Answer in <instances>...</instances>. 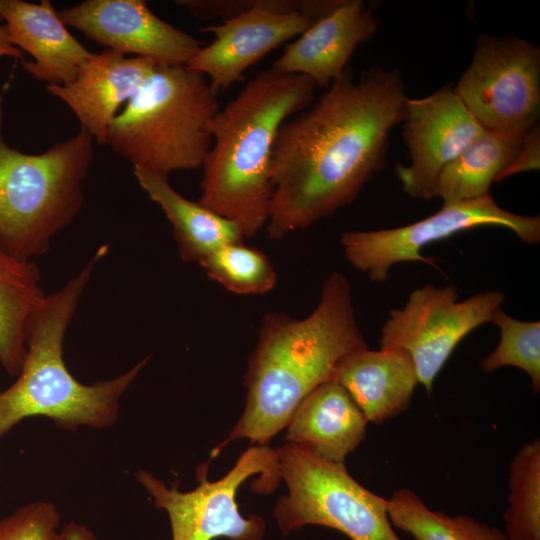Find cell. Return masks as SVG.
I'll use <instances>...</instances> for the list:
<instances>
[{
	"label": "cell",
	"instance_id": "2e32d148",
	"mask_svg": "<svg viewBox=\"0 0 540 540\" xmlns=\"http://www.w3.org/2000/svg\"><path fill=\"white\" fill-rule=\"evenodd\" d=\"M377 27L378 19L363 1L341 0L288 44L272 68L307 76L316 87L327 89L344 73L356 48L371 38Z\"/></svg>",
	"mask_w": 540,
	"mask_h": 540
},
{
	"label": "cell",
	"instance_id": "9a60e30c",
	"mask_svg": "<svg viewBox=\"0 0 540 540\" xmlns=\"http://www.w3.org/2000/svg\"><path fill=\"white\" fill-rule=\"evenodd\" d=\"M157 64L106 49L92 53L76 77L66 84H47V91L64 101L99 145L119 108L127 103Z\"/></svg>",
	"mask_w": 540,
	"mask_h": 540
},
{
	"label": "cell",
	"instance_id": "ac0fdd59",
	"mask_svg": "<svg viewBox=\"0 0 540 540\" xmlns=\"http://www.w3.org/2000/svg\"><path fill=\"white\" fill-rule=\"evenodd\" d=\"M332 380L340 384L366 420L381 424L411 404L417 372L411 358L395 349H357L336 365Z\"/></svg>",
	"mask_w": 540,
	"mask_h": 540
},
{
	"label": "cell",
	"instance_id": "484cf974",
	"mask_svg": "<svg viewBox=\"0 0 540 540\" xmlns=\"http://www.w3.org/2000/svg\"><path fill=\"white\" fill-rule=\"evenodd\" d=\"M491 323L498 327L500 341L480 362L485 373L512 366L523 370L535 392L540 390V323L511 317L501 308L492 315Z\"/></svg>",
	"mask_w": 540,
	"mask_h": 540
},
{
	"label": "cell",
	"instance_id": "44dd1931",
	"mask_svg": "<svg viewBox=\"0 0 540 540\" xmlns=\"http://www.w3.org/2000/svg\"><path fill=\"white\" fill-rule=\"evenodd\" d=\"M45 296L39 269L32 260L0 248V365L10 376L21 370L27 326Z\"/></svg>",
	"mask_w": 540,
	"mask_h": 540
},
{
	"label": "cell",
	"instance_id": "f546056e",
	"mask_svg": "<svg viewBox=\"0 0 540 540\" xmlns=\"http://www.w3.org/2000/svg\"><path fill=\"white\" fill-rule=\"evenodd\" d=\"M12 57L17 59H23V52L15 47L9 40L8 34L5 28L4 20L0 14V58Z\"/></svg>",
	"mask_w": 540,
	"mask_h": 540
},
{
	"label": "cell",
	"instance_id": "603a6c76",
	"mask_svg": "<svg viewBox=\"0 0 540 540\" xmlns=\"http://www.w3.org/2000/svg\"><path fill=\"white\" fill-rule=\"evenodd\" d=\"M393 527L415 540H508L505 532L466 514L448 515L430 509L413 490L400 488L388 499Z\"/></svg>",
	"mask_w": 540,
	"mask_h": 540
},
{
	"label": "cell",
	"instance_id": "7a4b0ae2",
	"mask_svg": "<svg viewBox=\"0 0 540 540\" xmlns=\"http://www.w3.org/2000/svg\"><path fill=\"white\" fill-rule=\"evenodd\" d=\"M365 347L368 345L356 320L351 285L340 272L327 277L320 300L307 317L267 314L248 358L244 412L211 458L235 439L266 445L286 427L312 390L332 380L336 365L345 355Z\"/></svg>",
	"mask_w": 540,
	"mask_h": 540
},
{
	"label": "cell",
	"instance_id": "5bb4252c",
	"mask_svg": "<svg viewBox=\"0 0 540 540\" xmlns=\"http://www.w3.org/2000/svg\"><path fill=\"white\" fill-rule=\"evenodd\" d=\"M66 26L120 54L186 65L205 45L156 16L142 0H86L58 12Z\"/></svg>",
	"mask_w": 540,
	"mask_h": 540
},
{
	"label": "cell",
	"instance_id": "ba28073f",
	"mask_svg": "<svg viewBox=\"0 0 540 540\" xmlns=\"http://www.w3.org/2000/svg\"><path fill=\"white\" fill-rule=\"evenodd\" d=\"M338 0H194L191 13L222 23L201 29L215 39L186 64L208 77L217 93L284 42L303 34L330 13Z\"/></svg>",
	"mask_w": 540,
	"mask_h": 540
},
{
	"label": "cell",
	"instance_id": "8fae6325",
	"mask_svg": "<svg viewBox=\"0 0 540 540\" xmlns=\"http://www.w3.org/2000/svg\"><path fill=\"white\" fill-rule=\"evenodd\" d=\"M504 294L490 290L459 299L454 285H425L413 290L402 308L389 310L381 329L380 348L401 350L411 358L427 395L458 344L490 322Z\"/></svg>",
	"mask_w": 540,
	"mask_h": 540
},
{
	"label": "cell",
	"instance_id": "5b68a950",
	"mask_svg": "<svg viewBox=\"0 0 540 540\" xmlns=\"http://www.w3.org/2000/svg\"><path fill=\"white\" fill-rule=\"evenodd\" d=\"M217 94L186 65H157L111 122L105 145L133 167L166 175L202 167L220 109Z\"/></svg>",
	"mask_w": 540,
	"mask_h": 540
},
{
	"label": "cell",
	"instance_id": "52a82bcc",
	"mask_svg": "<svg viewBox=\"0 0 540 540\" xmlns=\"http://www.w3.org/2000/svg\"><path fill=\"white\" fill-rule=\"evenodd\" d=\"M276 450L288 493L277 501L273 516L284 535L318 525L350 540H402L389 520L388 499L359 484L344 463L290 443Z\"/></svg>",
	"mask_w": 540,
	"mask_h": 540
},
{
	"label": "cell",
	"instance_id": "4316f807",
	"mask_svg": "<svg viewBox=\"0 0 540 540\" xmlns=\"http://www.w3.org/2000/svg\"><path fill=\"white\" fill-rule=\"evenodd\" d=\"M0 540H64L57 507L49 501L21 505L0 519Z\"/></svg>",
	"mask_w": 540,
	"mask_h": 540
},
{
	"label": "cell",
	"instance_id": "277c9868",
	"mask_svg": "<svg viewBox=\"0 0 540 540\" xmlns=\"http://www.w3.org/2000/svg\"><path fill=\"white\" fill-rule=\"evenodd\" d=\"M89 262L61 289L46 295L32 314L26 331V355L17 379L0 392V438L26 418L45 417L59 429H103L118 419L120 399L148 362L144 358L109 380L84 384L64 362V337L96 262Z\"/></svg>",
	"mask_w": 540,
	"mask_h": 540
},
{
	"label": "cell",
	"instance_id": "ffe728a7",
	"mask_svg": "<svg viewBox=\"0 0 540 540\" xmlns=\"http://www.w3.org/2000/svg\"><path fill=\"white\" fill-rule=\"evenodd\" d=\"M133 173L169 220L184 261L200 264L217 248L245 238L234 222L178 193L169 183L168 175L143 167H133Z\"/></svg>",
	"mask_w": 540,
	"mask_h": 540
},
{
	"label": "cell",
	"instance_id": "8992f818",
	"mask_svg": "<svg viewBox=\"0 0 540 540\" xmlns=\"http://www.w3.org/2000/svg\"><path fill=\"white\" fill-rule=\"evenodd\" d=\"M0 95V248L24 260L45 254L79 213L94 139L80 128L43 153L27 154L3 136Z\"/></svg>",
	"mask_w": 540,
	"mask_h": 540
},
{
	"label": "cell",
	"instance_id": "f1b7e54d",
	"mask_svg": "<svg viewBox=\"0 0 540 540\" xmlns=\"http://www.w3.org/2000/svg\"><path fill=\"white\" fill-rule=\"evenodd\" d=\"M64 540H99L88 526L70 521L62 527Z\"/></svg>",
	"mask_w": 540,
	"mask_h": 540
},
{
	"label": "cell",
	"instance_id": "cb8c5ba5",
	"mask_svg": "<svg viewBox=\"0 0 540 540\" xmlns=\"http://www.w3.org/2000/svg\"><path fill=\"white\" fill-rule=\"evenodd\" d=\"M509 467L505 534L508 540H540V440L524 444Z\"/></svg>",
	"mask_w": 540,
	"mask_h": 540
},
{
	"label": "cell",
	"instance_id": "9c48e42d",
	"mask_svg": "<svg viewBox=\"0 0 540 540\" xmlns=\"http://www.w3.org/2000/svg\"><path fill=\"white\" fill-rule=\"evenodd\" d=\"M209 462L197 472L199 485L181 492L178 486H169L152 473L139 470L136 479L142 484L156 508L164 510L169 518L172 540H262L266 524L254 514L243 516L236 502L241 484L254 474H261L254 491H273L280 478L277 450L267 445H251L241 454L234 467L222 478L210 482L207 477Z\"/></svg>",
	"mask_w": 540,
	"mask_h": 540
},
{
	"label": "cell",
	"instance_id": "e0dca14e",
	"mask_svg": "<svg viewBox=\"0 0 540 540\" xmlns=\"http://www.w3.org/2000/svg\"><path fill=\"white\" fill-rule=\"evenodd\" d=\"M0 14L10 42L31 55L24 70L47 84H66L91 56L67 29L49 0L31 3L0 0Z\"/></svg>",
	"mask_w": 540,
	"mask_h": 540
},
{
	"label": "cell",
	"instance_id": "4fadbf2b",
	"mask_svg": "<svg viewBox=\"0 0 540 540\" xmlns=\"http://www.w3.org/2000/svg\"><path fill=\"white\" fill-rule=\"evenodd\" d=\"M403 138L410 164L397 165L403 191L412 198L436 197L443 169L485 129L450 85L419 99H407Z\"/></svg>",
	"mask_w": 540,
	"mask_h": 540
},
{
	"label": "cell",
	"instance_id": "6da1fadb",
	"mask_svg": "<svg viewBox=\"0 0 540 540\" xmlns=\"http://www.w3.org/2000/svg\"><path fill=\"white\" fill-rule=\"evenodd\" d=\"M400 72L348 66L312 106L279 128L271 155V239L305 229L355 200L385 166L389 134L405 117Z\"/></svg>",
	"mask_w": 540,
	"mask_h": 540
},
{
	"label": "cell",
	"instance_id": "7c38bea8",
	"mask_svg": "<svg viewBox=\"0 0 540 540\" xmlns=\"http://www.w3.org/2000/svg\"><path fill=\"white\" fill-rule=\"evenodd\" d=\"M485 226H499L528 244L540 240L539 216L519 215L500 207L486 196L443 203L441 209L414 223L389 229L350 231L340 242L347 261L374 282H384L390 268L402 262L434 265L421 250L434 242Z\"/></svg>",
	"mask_w": 540,
	"mask_h": 540
},
{
	"label": "cell",
	"instance_id": "d6986e66",
	"mask_svg": "<svg viewBox=\"0 0 540 540\" xmlns=\"http://www.w3.org/2000/svg\"><path fill=\"white\" fill-rule=\"evenodd\" d=\"M367 424L346 390L329 380L301 401L286 425L285 438L323 459L344 463L365 438Z\"/></svg>",
	"mask_w": 540,
	"mask_h": 540
},
{
	"label": "cell",
	"instance_id": "83f0119b",
	"mask_svg": "<svg viewBox=\"0 0 540 540\" xmlns=\"http://www.w3.org/2000/svg\"><path fill=\"white\" fill-rule=\"evenodd\" d=\"M540 167V126L529 129L522 137L519 150L511 162L499 173L496 182L511 176L539 170Z\"/></svg>",
	"mask_w": 540,
	"mask_h": 540
},
{
	"label": "cell",
	"instance_id": "30bf717a",
	"mask_svg": "<svg viewBox=\"0 0 540 540\" xmlns=\"http://www.w3.org/2000/svg\"><path fill=\"white\" fill-rule=\"evenodd\" d=\"M453 89L484 129L522 138L540 116V49L514 35L481 34Z\"/></svg>",
	"mask_w": 540,
	"mask_h": 540
},
{
	"label": "cell",
	"instance_id": "d4e9b609",
	"mask_svg": "<svg viewBox=\"0 0 540 540\" xmlns=\"http://www.w3.org/2000/svg\"><path fill=\"white\" fill-rule=\"evenodd\" d=\"M200 265L211 279L239 295L265 294L277 280L270 259L243 241L217 248Z\"/></svg>",
	"mask_w": 540,
	"mask_h": 540
},
{
	"label": "cell",
	"instance_id": "3957f363",
	"mask_svg": "<svg viewBox=\"0 0 540 540\" xmlns=\"http://www.w3.org/2000/svg\"><path fill=\"white\" fill-rule=\"evenodd\" d=\"M315 88L307 76L270 67L244 84L212 118L199 202L238 225L246 238L268 220L277 132L290 116L311 106Z\"/></svg>",
	"mask_w": 540,
	"mask_h": 540
},
{
	"label": "cell",
	"instance_id": "7402d4cb",
	"mask_svg": "<svg viewBox=\"0 0 540 540\" xmlns=\"http://www.w3.org/2000/svg\"><path fill=\"white\" fill-rule=\"evenodd\" d=\"M521 139L485 129L443 169L436 197L451 203L488 195L491 184L519 150Z\"/></svg>",
	"mask_w": 540,
	"mask_h": 540
}]
</instances>
